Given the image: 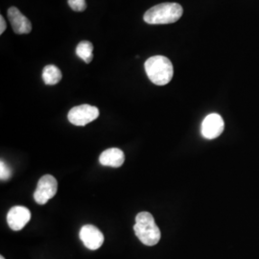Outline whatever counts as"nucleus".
Segmentation results:
<instances>
[{
  "label": "nucleus",
  "mask_w": 259,
  "mask_h": 259,
  "mask_svg": "<svg viewBox=\"0 0 259 259\" xmlns=\"http://www.w3.org/2000/svg\"><path fill=\"white\" fill-rule=\"evenodd\" d=\"M134 231L140 242L146 246H155L160 240L159 228L151 213L144 211L137 215Z\"/></svg>",
  "instance_id": "3"
},
{
  "label": "nucleus",
  "mask_w": 259,
  "mask_h": 259,
  "mask_svg": "<svg viewBox=\"0 0 259 259\" xmlns=\"http://www.w3.org/2000/svg\"><path fill=\"white\" fill-rule=\"evenodd\" d=\"M8 19L11 25L16 34H29L32 30V24L30 20L22 15V13L16 7H11L8 10Z\"/></svg>",
  "instance_id": "9"
},
{
  "label": "nucleus",
  "mask_w": 259,
  "mask_h": 259,
  "mask_svg": "<svg viewBox=\"0 0 259 259\" xmlns=\"http://www.w3.org/2000/svg\"><path fill=\"white\" fill-rule=\"evenodd\" d=\"M183 13V7L178 3H162L150 8L143 19L148 24H170L181 19Z\"/></svg>",
  "instance_id": "2"
},
{
  "label": "nucleus",
  "mask_w": 259,
  "mask_h": 259,
  "mask_svg": "<svg viewBox=\"0 0 259 259\" xmlns=\"http://www.w3.org/2000/svg\"><path fill=\"white\" fill-rule=\"evenodd\" d=\"M0 25H1V27H0V34L2 35L5 32V30H6V22H5V19H4L2 16L0 17Z\"/></svg>",
  "instance_id": "15"
},
{
  "label": "nucleus",
  "mask_w": 259,
  "mask_h": 259,
  "mask_svg": "<svg viewBox=\"0 0 259 259\" xmlns=\"http://www.w3.org/2000/svg\"><path fill=\"white\" fill-rule=\"evenodd\" d=\"M68 5L75 12H83L87 9L85 0H67Z\"/></svg>",
  "instance_id": "13"
},
{
  "label": "nucleus",
  "mask_w": 259,
  "mask_h": 259,
  "mask_svg": "<svg viewBox=\"0 0 259 259\" xmlns=\"http://www.w3.org/2000/svg\"><path fill=\"white\" fill-rule=\"evenodd\" d=\"M0 259H5L3 256H0Z\"/></svg>",
  "instance_id": "16"
},
{
  "label": "nucleus",
  "mask_w": 259,
  "mask_h": 259,
  "mask_svg": "<svg viewBox=\"0 0 259 259\" xmlns=\"http://www.w3.org/2000/svg\"><path fill=\"white\" fill-rule=\"evenodd\" d=\"M145 71L150 81L157 85H165L173 78L174 67L165 56H153L145 62Z\"/></svg>",
  "instance_id": "1"
},
{
  "label": "nucleus",
  "mask_w": 259,
  "mask_h": 259,
  "mask_svg": "<svg viewBox=\"0 0 259 259\" xmlns=\"http://www.w3.org/2000/svg\"><path fill=\"white\" fill-rule=\"evenodd\" d=\"M31 212L27 207L24 206H14L12 207L7 215V223L10 228L15 231H21L30 221Z\"/></svg>",
  "instance_id": "8"
},
{
  "label": "nucleus",
  "mask_w": 259,
  "mask_h": 259,
  "mask_svg": "<svg viewBox=\"0 0 259 259\" xmlns=\"http://www.w3.org/2000/svg\"><path fill=\"white\" fill-rule=\"evenodd\" d=\"M62 72L56 65H47L42 71V80L46 84L54 85L62 80Z\"/></svg>",
  "instance_id": "11"
},
{
  "label": "nucleus",
  "mask_w": 259,
  "mask_h": 259,
  "mask_svg": "<svg viewBox=\"0 0 259 259\" xmlns=\"http://www.w3.org/2000/svg\"><path fill=\"white\" fill-rule=\"evenodd\" d=\"M80 238L89 250H98L104 243V235L98 228L93 225H84L80 231Z\"/></svg>",
  "instance_id": "7"
},
{
  "label": "nucleus",
  "mask_w": 259,
  "mask_h": 259,
  "mask_svg": "<svg viewBox=\"0 0 259 259\" xmlns=\"http://www.w3.org/2000/svg\"><path fill=\"white\" fill-rule=\"evenodd\" d=\"M99 161L104 166L118 168L123 165V163L125 161V155L120 149H107L100 155Z\"/></svg>",
  "instance_id": "10"
},
{
  "label": "nucleus",
  "mask_w": 259,
  "mask_h": 259,
  "mask_svg": "<svg viewBox=\"0 0 259 259\" xmlns=\"http://www.w3.org/2000/svg\"><path fill=\"white\" fill-rule=\"evenodd\" d=\"M225 123L218 113H210L202 123V136L204 139H214L222 135Z\"/></svg>",
  "instance_id": "6"
},
{
  "label": "nucleus",
  "mask_w": 259,
  "mask_h": 259,
  "mask_svg": "<svg viewBox=\"0 0 259 259\" xmlns=\"http://www.w3.org/2000/svg\"><path fill=\"white\" fill-rule=\"evenodd\" d=\"M58 190V182L51 175L41 177L37 183L34 199L38 204H46L52 199Z\"/></svg>",
  "instance_id": "5"
},
{
  "label": "nucleus",
  "mask_w": 259,
  "mask_h": 259,
  "mask_svg": "<svg viewBox=\"0 0 259 259\" xmlns=\"http://www.w3.org/2000/svg\"><path fill=\"white\" fill-rule=\"evenodd\" d=\"M99 110L91 105H80L72 108L67 115V118L75 126H85L89 123L97 119Z\"/></svg>",
  "instance_id": "4"
},
{
  "label": "nucleus",
  "mask_w": 259,
  "mask_h": 259,
  "mask_svg": "<svg viewBox=\"0 0 259 259\" xmlns=\"http://www.w3.org/2000/svg\"><path fill=\"white\" fill-rule=\"evenodd\" d=\"M93 46L91 41L83 40L76 47V54L85 64H91L93 59Z\"/></svg>",
  "instance_id": "12"
},
{
  "label": "nucleus",
  "mask_w": 259,
  "mask_h": 259,
  "mask_svg": "<svg viewBox=\"0 0 259 259\" xmlns=\"http://www.w3.org/2000/svg\"><path fill=\"white\" fill-rule=\"evenodd\" d=\"M11 175H12V172H11L9 167L7 166L1 160V163H0V178H1V181H7Z\"/></svg>",
  "instance_id": "14"
}]
</instances>
